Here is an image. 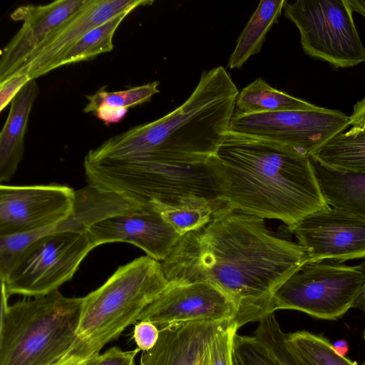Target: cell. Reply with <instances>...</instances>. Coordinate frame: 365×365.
Masks as SVG:
<instances>
[{"mask_svg":"<svg viewBox=\"0 0 365 365\" xmlns=\"http://www.w3.org/2000/svg\"><path fill=\"white\" fill-rule=\"evenodd\" d=\"M334 350L340 355L345 356L349 351L348 342L344 339H339L333 344Z\"/></svg>","mask_w":365,"mask_h":365,"instance_id":"obj_37","label":"cell"},{"mask_svg":"<svg viewBox=\"0 0 365 365\" xmlns=\"http://www.w3.org/2000/svg\"><path fill=\"white\" fill-rule=\"evenodd\" d=\"M287 227L310 262L365 257V219L345 210L329 206Z\"/></svg>","mask_w":365,"mask_h":365,"instance_id":"obj_11","label":"cell"},{"mask_svg":"<svg viewBox=\"0 0 365 365\" xmlns=\"http://www.w3.org/2000/svg\"><path fill=\"white\" fill-rule=\"evenodd\" d=\"M207 162L233 210L289 227L329 206L310 157L282 144L228 132Z\"/></svg>","mask_w":365,"mask_h":365,"instance_id":"obj_2","label":"cell"},{"mask_svg":"<svg viewBox=\"0 0 365 365\" xmlns=\"http://www.w3.org/2000/svg\"><path fill=\"white\" fill-rule=\"evenodd\" d=\"M160 82L153 81L127 90L109 92L106 86L101 87L95 93L86 96L88 103L84 113H94L99 107L106 105L117 108H129L149 101L160 92Z\"/></svg>","mask_w":365,"mask_h":365,"instance_id":"obj_25","label":"cell"},{"mask_svg":"<svg viewBox=\"0 0 365 365\" xmlns=\"http://www.w3.org/2000/svg\"><path fill=\"white\" fill-rule=\"evenodd\" d=\"M86 0H58L44 5L27 4L11 14L22 26L1 51L0 85L48 38L54 30L76 14Z\"/></svg>","mask_w":365,"mask_h":365,"instance_id":"obj_16","label":"cell"},{"mask_svg":"<svg viewBox=\"0 0 365 365\" xmlns=\"http://www.w3.org/2000/svg\"><path fill=\"white\" fill-rule=\"evenodd\" d=\"M233 356L237 365H281L271 352L254 336L233 338Z\"/></svg>","mask_w":365,"mask_h":365,"instance_id":"obj_28","label":"cell"},{"mask_svg":"<svg viewBox=\"0 0 365 365\" xmlns=\"http://www.w3.org/2000/svg\"><path fill=\"white\" fill-rule=\"evenodd\" d=\"M1 286L0 365H50L71 349L83 297L57 290L9 305Z\"/></svg>","mask_w":365,"mask_h":365,"instance_id":"obj_4","label":"cell"},{"mask_svg":"<svg viewBox=\"0 0 365 365\" xmlns=\"http://www.w3.org/2000/svg\"><path fill=\"white\" fill-rule=\"evenodd\" d=\"M283 11L298 29L308 56L336 69L365 62V47L346 0L285 1Z\"/></svg>","mask_w":365,"mask_h":365,"instance_id":"obj_7","label":"cell"},{"mask_svg":"<svg viewBox=\"0 0 365 365\" xmlns=\"http://www.w3.org/2000/svg\"><path fill=\"white\" fill-rule=\"evenodd\" d=\"M90 358L72 347L62 358L50 365H83Z\"/></svg>","mask_w":365,"mask_h":365,"instance_id":"obj_35","label":"cell"},{"mask_svg":"<svg viewBox=\"0 0 365 365\" xmlns=\"http://www.w3.org/2000/svg\"><path fill=\"white\" fill-rule=\"evenodd\" d=\"M307 262L306 250L272 232L264 219L225 205L206 225L181 236L160 262L169 282H205L227 294L239 329L274 313V292Z\"/></svg>","mask_w":365,"mask_h":365,"instance_id":"obj_1","label":"cell"},{"mask_svg":"<svg viewBox=\"0 0 365 365\" xmlns=\"http://www.w3.org/2000/svg\"><path fill=\"white\" fill-rule=\"evenodd\" d=\"M235 365H237V364H235Z\"/></svg>","mask_w":365,"mask_h":365,"instance_id":"obj_41","label":"cell"},{"mask_svg":"<svg viewBox=\"0 0 365 365\" xmlns=\"http://www.w3.org/2000/svg\"><path fill=\"white\" fill-rule=\"evenodd\" d=\"M238 93L223 66L205 71L181 106L158 120L108 138L92 150L93 158L131 157L163 168L205 164L228 133Z\"/></svg>","mask_w":365,"mask_h":365,"instance_id":"obj_3","label":"cell"},{"mask_svg":"<svg viewBox=\"0 0 365 365\" xmlns=\"http://www.w3.org/2000/svg\"><path fill=\"white\" fill-rule=\"evenodd\" d=\"M131 11L118 14L83 35L56 62L53 69L60 66L90 59L113 48V38L123 20Z\"/></svg>","mask_w":365,"mask_h":365,"instance_id":"obj_23","label":"cell"},{"mask_svg":"<svg viewBox=\"0 0 365 365\" xmlns=\"http://www.w3.org/2000/svg\"><path fill=\"white\" fill-rule=\"evenodd\" d=\"M310 158L334 170L365 173V130L351 128L341 132Z\"/></svg>","mask_w":365,"mask_h":365,"instance_id":"obj_21","label":"cell"},{"mask_svg":"<svg viewBox=\"0 0 365 365\" xmlns=\"http://www.w3.org/2000/svg\"><path fill=\"white\" fill-rule=\"evenodd\" d=\"M96 247L88 232H61L42 236L19 254L1 279L9 296L40 297L70 281Z\"/></svg>","mask_w":365,"mask_h":365,"instance_id":"obj_8","label":"cell"},{"mask_svg":"<svg viewBox=\"0 0 365 365\" xmlns=\"http://www.w3.org/2000/svg\"><path fill=\"white\" fill-rule=\"evenodd\" d=\"M359 266L365 274V260L361 264H360ZM354 307H356V308H359L362 310H365V282H364V285L362 292H361L360 296L359 297V298L357 299V300L356 301V302L354 305Z\"/></svg>","mask_w":365,"mask_h":365,"instance_id":"obj_38","label":"cell"},{"mask_svg":"<svg viewBox=\"0 0 365 365\" xmlns=\"http://www.w3.org/2000/svg\"><path fill=\"white\" fill-rule=\"evenodd\" d=\"M349 118L351 128L365 130V96L354 106V110Z\"/></svg>","mask_w":365,"mask_h":365,"instance_id":"obj_34","label":"cell"},{"mask_svg":"<svg viewBox=\"0 0 365 365\" xmlns=\"http://www.w3.org/2000/svg\"><path fill=\"white\" fill-rule=\"evenodd\" d=\"M310 160L327 204L365 219V173L339 172Z\"/></svg>","mask_w":365,"mask_h":365,"instance_id":"obj_19","label":"cell"},{"mask_svg":"<svg viewBox=\"0 0 365 365\" xmlns=\"http://www.w3.org/2000/svg\"><path fill=\"white\" fill-rule=\"evenodd\" d=\"M160 334L158 327L149 321H140L134 327L133 339L140 350L148 351L156 344Z\"/></svg>","mask_w":365,"mask_h":365,"instance_id":"obj_30","label":"cell"},{"mask_svg":"<svg viewBox=\"0 0 365 365\" xmlns=\"http://www.w3.org/2000/svg\"><path fill=\"white\" fill-rule=\"evenodd\" d=\"M237 329L231 322L217 333L210 347L211 365H235L232 343Z\"/></svg>","mask_w":365,"mask_h":365,"instance_id":"obj_29","label":"cell"},{"mask_svg":"<svg viewBox=\"0 0 365 365\" xmlns=\"http://www.w3.org/2000/svg\"><path fill=\"white\" fill-rule=\"evenodd\" d=\"M128 108H117L106 105L99 107L94 115L104 122L106 125L118 123L123 119L128 112Z\"/></svg>","mask_w":365,"mask_h":365,"instance_id":"obj_33","label":"cell"},{"mask_svg":"<svg viewBox=\"0 0 365 365\" xmlns=\"http://www.w3.org/2000/svg\"><path fill=\"white\" fill-rule=\"evenodd\" d=\"M281 365H309L288 344L274 313L262 318L254 335Z\"/></svg>","mask_w":365,"mask_h":365,"instance_id":"obj_26","label":"cell"},{"mask_svg":"<svg viewBox=\"0 0 365 365\" xmlns=\"http://www.w3.org/2000/svg\"><path fill=\"white\" fill-rule=\"evenodd\" d=\"M140 351H123L113 346L101 354L100 365H135V356Z\"/></svg>","mask_w":365,"mask_h":365,"instance_id":"obj_32","label":"cell"},{"mask_svg":"<svg viewBox=\"0 0 365 365\" xmlns=\"http://www.w3.org/2000/svg\"><path fill=\"white\" fill-rule=\"evenodd\" d=\"M352 11L360 14L365 18V0H346Z\"/></svg>","mask_w":365,"mask_h":365,"instance_id":"obj_36","label":"cell"},{"mask_svg":"<svg viewBox=\"0 0 365 365\" xmlns=\"http://www.w3.org/2000/svg\"><path fill=\"white\" fill-rule=\"evenodd\" d=\"M236 313L233 300L210 283L169 282L143 311L138 322L149 321L160 329L195 321L234 322Z\"/></svg>","mask_w":365,"mask_h":365,"instance_id":"obj_12","label":"cell"},{"mask_svg":"<svg viewBox=\"0 0 365 365\" xmlns=\"http://www.w3.org/2000/svg\"><path fill=\"white\" fill-rule=\"evenodd\" d=\"M285 0H262L240 33L227 63L230 68H240L252 56L260 52L266 35L277 23Z\"/></svg>","mask_w":365,"mask_h":365,"instance_id":"obj_20","label":"cell"},{"mask_svg":"<svg viewBox=\"0 0 365 365\" xmlns=\"http://www.w3.org/2000/svg\"><path fill=\"white\" fill-rule=\"evenodd\" d=\"M31 78L27 73H18L0 85V111L11 103L22 88Z\"/></svg>","mask_w":365,"mask_h":365,"instance_id":"obj_31","label":"cell"},{"mask_svg":"<svg viewBox=\"0 0 365 365\" xmlns=\"http://www.w3.org/2000/svg\"><path fill=\"white\" fill-rule=\"evenodd\" d=\"M286 339L289 346L309 365H364L339 354L322 334L298 331L286 334Z\"/></svg>","mask_w":365,"mask_h":365,"instance_id":"obj_24","label":"cell"},{"mask_svg":"<svg viewBox=\"0 0 365 365\" xmlns=\"http://www.w3.org/2000/svg\"><path fill=\"white\" fill-rule=\"evenodd\" d=\"M101 354H96L88 359L83 365H100Z\"/></svg>","mask_w":365,"mask_h":365,"instance_id":"obj_39","label":"cell"},{"mask_svg":"<svg viewBox=\"0 0 365 365\" xmlns=\"http://www.w3.org/2000/svg\"><path fill=\"white\" fill-rule=\"evenodd\" d=\"M350 125L349 116L316 106L309 110L233 114L228 132L278 143L311 157Z\"/></svg>","mask_w":365,"mask_h":365,"instance_id":"obj_9","label":"cell"},{"mask_svg":"<svg viewBox=\"0 0 365 365\" xmlns=\"http://www.w3.org/2000/svg\"><path fill=\"white\" fill-rule=\"evenodd\" d=\"M154 207L160 212L164 219L180 236L206 225L212 220L214 212L217 210L210 207L177 208Z\"/></svg>","mask_w":365,"mask_h":365,"instance_id":"obj_27","label":"cell"},{"mask_svg":"<svg viewBox=\"0 0 365 365\" xmlns=\"http://www.w3.org/2000/svg\"><path fill=\"white\" fill-rule=\"evenodd\" d=\"M140 205L116 193L88 185L76 190L73 212L48 228L26 234L0 237V269L7 272L21 252L36 239L61 232H87L107 217L133 211Z\"/></svg>","mask_w":365,"mask_h":365,"instance_id":"obj_14","label":"cell"},{"mask_svg":"<svg viewBox=\"0 0 365 365\" xmlns=\"http://www.w3.org/2000/svg\"><path fill=\"white\" fill-rule=\"evenodd\" d=\"M233 321H195L164 327L140 365H202L217 333Z\"/></svg>","mask_w":365,"mask_h":365,"instance_id":"obj_17","label":"cell"},{"mask_svg":"<svg viewBox=\"0 0 365 365\" xmlns=\"http://www.w3.org/2000/svg\"><path fill=\"white\" fill-rule=\"evenodd\" d=\"M153 2L152 0H86L76 14L50 34L11 77L27 73L31 79H36L54 70L56 62L89 31L118 14Z\"/></svg>","mask_w":365,"mask_h":365,"instance_id":"obj_13","label":"cell"},{"mask_svg":"<svg viewBox=\"0 0 365 365\" xmlns=\"http://www.w3.org/2000/svg\"><path fill=\"white\" fill-rule=\"evenodd\" d=\"M76 190L59 184L0 186V237L48 228L73 211Z\"/></svg>","mask_w":365,"mask_h":365,"instance_id":"obj_10","label":"cell"},{"mask_svg":"<svg viewBox=\"0 0 365 365\" xmlns=\"http://www.w3.org/2000/svg\"><path fill=\"white\" fill-rule=\"evenodd\" d=\"M364 339H365V332H364Z\"/></svg>","mask_w":365,"mask_h":365,"instance_id":"obj_40","label":"cell"},{"mask_svg":"<svg viewBox=\"0 0 365 365\" xmlns=\"http://www.w3.org/2000/svg\"><path fill=\"white\" fill-rule=\"evenodd\" d=\"M39 87L36 79L29 81L11 101L0 133V182H8L15 174L24 152V136L29 118Z\"/></svg>","mask_w":365,"mask_h":365,"instance_id":"obj_18","label":"cell"},{"mask_svg":"<svg viewBox=\"0 0 365 365\" xmlns=\"http://www.w3.org/2000/svg\"><path fill=\"white\" fill-rule=\"evenodd\" d=\"M161 262L146 255L119 267L101 287L83 297L73 348L100 354L166 288Z\"/></svg>","mask_w":365,"mask_h":365,"instance_id":"obj_5","label":"cell"},{"mask_svg":"<svg viewBox=\"0 0 365 365\" xmlns=\"http://www.w3.org/2000/svg\"><path fill=\"white\" fill-rule=\"evenodd\" d=\"M317 106L272 87L258 78L239 92L234 114L309 110Z\"/></svg>","mask_w":365,"mask_h":365,"instance_id":"obj_22","label":"cell"},{"mask_svg":"<svg viewBox=\"0 0 365 365\" xmlns=\"http://www.w3.org/2000/svg\"><path fill=\"white\" fill-rule=\"evenodd\" d=\"M87 232L95 247L111 242L130 243L159 262L166 259L181 237L150 203L101 220Z\"/></svg>","mask_w":365,"mask_h":365,"instance_id":"obj_15","label":"cell"},{"mask_svg":"<svg viewBox=\"0 0 365 365\" xmlns=\"http://www.w3.org/2000/svg\"><path fill=\"white\" fill-rule=\"evenodd\" d=\"M365 274L359 265L307 262L274 292L272 311L293 309L327 320H336L360 296Z\"/></svg>","mask_w":365,"mask_h":365,"instance_id":"obj_6","label":"cell"}]
</instances>
